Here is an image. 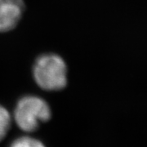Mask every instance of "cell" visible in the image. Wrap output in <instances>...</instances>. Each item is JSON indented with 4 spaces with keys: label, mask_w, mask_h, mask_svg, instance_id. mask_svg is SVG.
I'll use <instances>...</instances> for the list:
<instances>
[{
    "label": "cell",
    "mask_w": 147,
    "mask_h": 147,
    "mask_svg": "<svg viewBox=\"0 0 147 147\" xmlns=\"http://www.w3.org/2000/svg\"><path fill=\"white\" fill-rule=\"evenodd\" d=\"M25 10L23 0H0V32L13 30Z\"/></svg>",
    "instance_id": "obj_3"
},
{
    "label": "cell",
    "mask_w": 147,
    "mask_h": 147,
    "mask_svg": "<svg viewBox=\"0 0 147 147\" xmlns=\"http://www.w3.org/2000/svg\"><path fill=\"white\" fill-rule=\"evenodd\" d=\"M10 147H45L42 142L30 137H22L15 140Z\"/></svg>",
    "instance_id": "obj_5"
},
{
    "label": "cell",
    "mask_w": 147,
    "mask_h": 147,
    "mask_svg": "<svg viewBox=\"0 0 147 147\" xmlns=\"http://www.w3.org/2000/svg\"><path fill=\"white\" fill-rule=\"evenodd\" d=\"M33 75L36 84L43 90L58 91L67 84V66L57 54H43L37 58Z\"/></svg>",
    "instance_id": "obj_1"
},
{
    "label": "cell",
    "mask_w": 147,
    "mask_h": 147,
    "mask_svg": "<svg viewBox=\"0 0 147 147\" xmlns=\"http://www.w3.org/2000/svg\"><path fill=\"white\" fill-rule=\"evenodd\" d=\"M10 114L3 106L0 105V142L6 137L11 127Z\"/></svg>",
    "instance_id": "obj_4"
},
{
    "label": "cell",
    "mask_w": 147,
    "mask_h": 147,
    "mask_svg": "<svg viewBox=\"0 0 147 147\" xmlns=\"http://www.w3.org/2000/svg\"><path fill=\"white\" fill-rule=\"evenodd\" d=\"M51 109L45 100L35 96H26L18 101L14 111V119L22 131L32 132L39 125L50 119Z\"/></svg>",
    "instance_id": "obj_2"
}]
</instances>
